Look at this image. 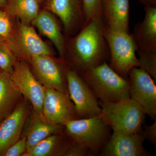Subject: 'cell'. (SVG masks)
Returning <instances> with one entry per match:
<instances>
[{
    "mask_svg": "<svg viewBox=\"0 0 156 156\" xmlns=\"http://www.w3.org/2000/svg\"><path fill=\"white\" fill-rule=\"evenodd\" d=\"M104 28L100 14L85 23L68 45H65V53H69L71 62L76 67L74 70L79 73L109 59L108 47L104 36Z\"/></svg>",
    "mask_w": 156,
    "mask_h": 156,
    "instance_id": "6da1fadb",
    "label": "cell"
},
{
    "mask_svg": "<svg viewBox=\"0 0 156 156\" xmlns=\"http://www.w3.org/2000/svg\"><path fill=\"white\" fill-rule=\"evenodd\" d=\"M89 85L99 102L110 103L130 98V81L119 75L104 62L79 73Z\"/></svg>",
    "mask_w": 156,
    "mask_h": 156,
    "instance_id": "7a4b0ae2",
    "label": "cell"
},
{
    "mask_svg": "<svg viewBox=\"0 0 156 156\" xmlns=\"http://www.w3.org/2000/svg\"><path fill=\"white\" fill-rule=\"evenodd\" d=\"M99 103V116L113 132L133 134L142 130L146 115L136 101L129 98L113 103Z\"/></svg>",
    "mask_w": 156,
    "mask_h": 156,
    "instance_id": "3957f363",
    "label": "cell"
},
{
    "mask_svg": "<svg viewBox=\"0 0 156 156\" xmlns=\"http://www.w3.org/2000/svg\"><path fill=\"white\" fill-rule=\"evenodd\" d=\"M64 126L72 141L85 146L95 156L99 155L111 135V129L99 115L71 120Z\"/></svg>",
    "mask_w": 156,
    "mask_h": 156,
    "instance_id": "277c9868",
    "label": "cell"
},
{
    "mask_svg": "<svg viewBox=\"0 0 156 156\" xmlns=\"http://www.w3.org/2000/svg\"><path fill=\"white\" fill-rule=\"evenodd\" d=\"M104 36L109 53V65L119 75L128 79L130 71L139 66L137 49L131 34L115 31L104 27Z\"/></svg>",
    "mask_w": 156,
    "mask_h": 156,
    "instance_id": "5b68a950",
    "label": "cell"
},
{
    "mask_svg": "<svg viewBox=\"0 0 156 156\" xmlns=\"http://www.w3.org/2000/svg\"><path fill=\"white\" fill-rule=\"evenodd\" d=\"M68 93L74 106L77 119L99 115L101 108L92 89L80 75L72 69L66 73Z\"/></svg>",
    "mask_w": 156,
    "mask_h": 156,
    "instance_id": "8992f818",
    "label": "cell"
},
{
    "mask_svg": "<svg viewBox=\"0 0 156 156\" xmlns=\"http://www.w3.org/2000/svg\"><path fill=\"white\" fill-rule=\"evenodd\" d=\"M129 97L141 106L151 119L156 120V82L139 67H134L128 75Z\"/></svg>",
    "mask_w": 156,
    "mask_h": 156,
    "instance_id": "52a82bcc",
    "label": "cell"
},
{
    "mask_svg": "<svg viewBox=\"0 0 156 156\" xmlns=\"http://www.w3.org/2000/svg\"><path fill=\"white\" fill-rule=\"evenodd\" d=\"M11 76L20 94L31 104L34 111L44 116L42 107L45 87L32 73L28 64L23 60L16 61Z\"/></svg>",
    "mask_w": 156,
    "mask_h": 156,
    "instance_id": "ba28073f",
    "label": "cell"
},
{
    "mask_svg": "<svg viewBox=\"0 0 156 156\" xmlns=\"http://www.w3.org/2000/svg\"><path fill=\"white\" fill-rule=\"evenodd\" d=\"M35 76L45 88L68 93L67 70L51 56L38 55L30 58Z\"/></svg>",
    "mask_w": 156,
    "mask_h": 156,
    "instance_id": "9c48e42d",
    "label": "cell"
},
{
    "mask_svg": "<svg viewBox=\"0 0 156 156\" xmlns=\"http://www.w3.org/2000/svg\"><path fill=\"white\" fill-rule=\"evenodd\" d=\"M42 113L48 122L62 126L70 121L77 119L68 93L50 88H45Z\"/></svg>",
    "mask_w": 156,
    "mask_h": 156,
    "instance_id": "30bf717a",
    "label": "cell"
},
{
    "mask_svg": "<svg viewBox=\"0 0 156 156\" xmlns=\"http://www.w3.org/2000/svg\"><path fill=\"white\" fill-rule=\"evenodd\" d=\"M14 53L26 58L38 55L52 56L53 52L49 46L39 36L35 30L28 24L21 22L18 26L15 38L6 39Z\"/></svg>",
    "mask_w": 156,
    "mask_h": 156,
    "instance_id": "8fae6325",
    "label": "cell"
},
{
    "mask_svg": "<svg viewBox=\"0 0 156 156\" xmlns=\"http://www.w3.org/2000/svg\"><path fill=\"white\" fill-rule=\"evenodd\" d=\"M46 8L59 17L67 34L79 32L86 23L83 0H48Z\"/></svg>",
    "mask_w": 156,
    "mask_h": 156,
    "instance_id": "7c38bea8",
    "label": "cell"
},
{
    "mask_svg": "<svg viewBox=\"0 0 156 156\" xmlns=\"http://www.w3.org/2000/svg\"><path fill=\"white\" fill-rule=\"evenodd\" d=\"M145 139L139 133L126 134L113 132L99 155L101 156H148L144 148Z\"/></svg>",
    "mask_w": 156,
    "mask_h": 156,
    "instance_id": "4fadbf2b",
    "label": "cell"
},
{
    "mask_svg": "<svg viewBox=\"0 0 156 156\" xmlns=\"http://www.w3.org/2000/svg\"><path fill=\"white\" fill-rule=\"evenodd\" d=\"M27 113L25 104L20 102L0 122V156L20 139Z\"/></svg>",
    "mask_w": 156,
    "mask_h": 156,
    "instance_id": "5bb4252c",
    "label": "cell"
},
{
    "mask_svg": "<svg viewBox=\"0 0 156 156\" xmlns=\"http://www.w3.org/2000/svg\"><path fill=\"white\" fill-rule=\"evenodd\" d=\"M129 0H101V16L106 28L129 33Z\"/></svg>",
    "mask_w": 156,
    "mask_h": 156,
    "instance_id": "9a60e30c",
    "label": "cell"
},
{
    "mask_svg": "<svg viewBox=\"0 0 156 156\" xmlns=\"http://www.w3.org/2000/svg\"><path fill=\"white\" fill-rule=\"evenodd\" d=\"M144 10L143 20L134 26L131 34L137 50L156 52V8Z\"/></svg>",
    "mask_w": 156,
    "mask_h": 156,
    "instance_id": "2e32d148",
    "label": "cell"
},
{
    "mask_svg": "<svg viewBox=\"0 0 156 156\" xmlns=\"http://www.w3.org/2000/svg\"><path fill=\"white\" fill-rule=\"evenodd\" d=\"M31 23L37 29L41 34L51 41L62 59H64L66 39L58 22L52 13L46 10L39 12Z\"/></svg>",
    "mask_w": 156,
    "mask_h": 156,
    "instance_id": "e0dca14e",
    "label": "cell"
},
{
    "mask_svg": "<svg viewBox=\"0 0 156 156\" xmlns=\"http://www.w3.org/2000/svg\"><path fill=\"white\" fill-rule=\"evenodd\" d=\"M62 126L48 122L44 116L40 115L34 111L24 135L26 138V151L46 137L61 132Z\"/></svg>",
    "mask_w": 156,
    "mask_h": 156,
    "instance_id": "ac0fdd59",
    "label": "cell"
},
{
    "mask_svg": "<svg viewBox=\"0 0 156 156\" xmlns=\"http://www.w3.org/2000/svg\"><path fill=\"white\" fill-rule=\"evenodd\" d=\"M11 74L0 72V122L14 111L21 96Z\"/></svg>",
    "mask_w": 156,
    "mask_h": 156,
    "instance_id": "d6986e66",
    "label": "cell"
},
{
    "mask_svg": "<svg viewBox=\"0 0 156 156\" xmlns=\"http://www.w3.org/2000/svg\"><path fill=\"white\" fill-rule=\"evenodd\" d=\"M71 143L66 142L61 136L52 134L26 151L22 156H48L54 153L63 156Z\"/></svg>",
    "mask_w": 156,
    "mask_h": 156,
    "instance_id": "ffe728a7",
    "label": "cell"
},
{
    "mask_svg": "<svg viewBox=\"0 0 156 156\" xmlns=\"http://www.w3.org/2000/svg\"><path fill=\"white\" fill-rule=\"evenodd\" d=\"M8 12L19 18L21 22L31 23L39 13V3L36 0H9Z\"/></svg>",
    "mask_w": 156,
    "mask_h": 156,
    "instance_id": "44dd1931",
    "label": "cell"
},
{
    "mask_svg": "<svg viewBox=\"0 0 156 156\" xmlns=\"http://www.w3.org/2000/svg\"><path fill=\"white\" fill-rule=\"evenodd\" d=\"M16 62L15 53L11 50L6 39L0 37V69L11 74Z\"/></svg>",
    "mask_w": 156,
    "mask_h": 156,
    "instance_id": "7402d4cb",
    "label": "cell"
},
{
    "mask_svg": "<svg viewBox=\"0 0 156 156\" xmlns=\"http://www.w3.org/2000/svg\"><path fill=\"white\" fill-rule=\"evenodd\" d=\"M138 67L148 73L156 83V52L137 50Z\"/></svg>",
    "mask_w": 156,
    "mask_h": 156,
    "instance_id": "603a6c76",
    "label": "cell"
},
{
    "mask_svg": "<svg viewBox=\"0 0 156 156\" xmlns=\"http://www.w3.org/2000/svg\"><path fill=\"white\" fill-rule=\"evenodd\" d=\"M101 0H83L86 22L101 14Z\"/></svg>",
    "mask_w": 156,
    "mask_h": 156,
    "instance_id": "cb8c5ba5",
    "label": "cell"
},
{
    "mask_svg": "<svg viewBox=\"0 0 156 156\" xmlns=\"http://www.w3.org/2000/svg\"><path fill=\"white\" fill-rule=\"evenodd\" d=\"M65 156H95L88 148L85 146L73 142L70 144L69 147L63 155Z\"/></svg>",
    "mask_w": 156,
    "mask_h": 156,
    "instance_id": "d4e9b609",
    "label": "cell"
},
{
    "mask_svg": "<svg viewBox=\"0 0 156 156\" xmlns=\"http://www.w3.org/2000/svg\"><path fill=\"white\" fill-rule=\"evenodd\" d=\"M26 150V138L24 136L10 146L6 151L3 156H22Z\"/></svg>",
    "mask_w": 156,
    "mask_h": 156,
    "instance_id": "484cf974",
    "label": "cell"
},
{
    "mask_svg": "<svg viewBox=\"0 0 156 156\" xmlns=\"http://www.w3.org/2000/svg\"><path fill=\"white\" fill-rule=\"evenodd\" d=\"M141 134L145 140H147L153 145H156V120L153 124L150 126H144L141 131Z\"/></svg>",
    "mask_w": 156,
    "mask_h": 156,
    "instance_id": "4316f807",
    "label": "cell"
},
{
    "mask_svg": "<svg viewBox=\"0 0 156 156\" xmlns=\"http://www.w3.org/2000/svg\"><path fill=\"white\" fill-rule=\"evenodd\" d=\"M11 21L7 15L0 17V37L8 38L11 35Z\"/></svg>",
    "mask_w": 156,
    "mask_h": 156,
    "instance_id": "83f0119b",
    "label": "cell"
},
{
    "mask_svg": "<svg viewBox=\"0 0 156 156\" xmlns=\"http://www.w3.org/2000/svg\"><path fill=\"white\" fill-rule=\"evenodd\" d=\"M144 7L156 8V0H138Z\"/></svg>",
    "mask_w": 156,
    "mask_h": 156,
    "instance_id": "f1b7e54d",
    "label": "cell"
},
{
    "mask_svg": "<svg viewBox=\"0 0 156 156\" xmlns=\"http://www.w3.org/2000/svg\"><path fill=\"white\" fill-rule=\"evenodd\" d=\"M8 0H0V6H3L7 4Z\"/></svg>",
    "mask_w": 156,
    "mask_h": 156,
    "instance_id": "f546056e",
    "label": "cell"
},
{
    "mask_svg": "<svg viewBox=\"0 0 156 156\" xmlns=\"http://www.w3.org/2000/svg\"><path fill=\"white\" fill-rule=\"evenodd\" d=\"M7 13H6V12L2 11V10L0 9V17L6 16V15H7Z\"/></svg>",
    "mask_w": 156,
    "mask_h": 156,
    "instance_id": "4dcf8cb0",
    "label": "cell"
},
{
    "mask_svg": "<svg viewBox=\"0 0 156 156\" xmlns=\"http://www.w3.org/2000/svg\"><path fill=\"white\" fill-rule=\"evenodd\" d=\"M36 1L39 3L41 2L43 0H36Z\"/></svg>",
    "mask_w": 156,
    "mask_h": 156,
    "instance_id": "1f68e13d",
    "label": "cell"
},
{
    "mask_svg": "<svg viewBox=\"0 0 156 156\" xmlns=\"http://www.w3.org/2000/svg\"><path fill=\"white\" fill-rule=\"evenodd\" d=\"M1 71H2V70H1V69H0V72H1Z\"/></svg>",
    "mask_w": 156,
    "mask_h": 156,
    "instance_id": "d6a6232c",
    "label": "cell"
}]
</instances>
